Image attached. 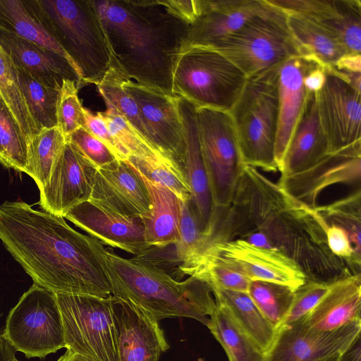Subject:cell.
I'll use <instances>...</instances> for the list:
<instances>
[{
    "label": "cell",
    "instance_id": "31",
    "mask_svg": "<svg viewBox=\"0 0 361 361\" xmlns=\"http://www.w3.org/2000/svg\"><path fill=\"white\" fill-rule=\"evenodd\" d=\"M216 305L207 326L223 347L228 361H267V355L238 327L222 306Z\"/></svg>",
    "mask_w": 361,
    "mask_h": 361
},
{
    "label": "cell",
    "instance_id": "42",
    "mask_svg": "<svg viewBox=\"0 0 361 361\" xmlns=\"http://www.w3.org/2000/svg\"><path fill=\"white\" fill-rule=\"evenodd\" d=\"M77 82L65 80L59 92L57 105V127L67 141L71 133L84 128L83 106L78 97Z\"/></svg>",
    "mask_w": 361,
    "mask_h": 361
},
{
    "label": "cell",
    "instance_id": "26",
    "mask_svg": "<svg viewBox=\"0 0 361 361\" xmlns=\"http://www.w3.org/2000/svg\"><path fill=\"white\" fill-rule=\"evenodd\" d=\"M178 104L185 142L184 172L191 190V201L204 229L207 231L213 211V203L200 150L197 108L180 97Z\"/></svg>",
    "mask_w": 361,
    "mask_h": 361
},
{
    "label": "cell",
    "instance_id": "24",
    "mask_svg": "<svg viewBox=\"0 0 361 361\" xmlns=\"http://www.w3.org/2000/svg\"><path fill=\"white\" fill-rule=\"evenodd\" d=\"M329 152L328 141L317 112L316 94L308 93L279 169L281 176L301 172Z\"/></svg>",
    "mask_w": 361,
    "mask_h": 361
},
{
    "label": "cell",
    "instance_id": "51",
    "mask_svg": "<svg viewBox=\"0 0 361 361\" xmlns=\"http://www.w3.org/2000/svg\"><path fill=\"white\" fill-rule=\"evenodd\" d=\"M16 350L8 342L3 334L0 335V361H17Z\"/></svg>",
    "mask_w": 361,
    "mask_h": 361
},
{
    "label": "cell",
    "instance_id": "43",
    "mask_svg": "<svg viewBox=\"0 0 361 361\" xmlns=\"http://www.w3.org/2000/svg\"><path fill=\"white\" fill-rule=\"evenodd\" d=\"M329 283L324 281H307L298 288L281 329L303 322L327 292Z\"/></svg>",
    "mask_w": 361,
    "mask_h": 361
},
{
    "label": "cell",
    "instance_id": "18",
    "mask_svg": "<svg viewBox=\"0 0 361 361\" xmlns=\"http://www.w3.org/2000/svg\"><path fill=\"white\" fill-rule=\"evenodd\" d=\"M119 361H159L169 346L159 322L133 303L111 296Z\"/></svg>",
    "mask_w": 361,
    "mask_h": 361
},
{
    "label": "cell",
    "instance_id": "4",
    "mask_svg": "<svg viewBox=\"0 0 361 361\" xmlns=\"http://www.w3.org/2000/svg\"><path fill=\"white\" fill-rule=\"evenodd\" d=\"M104 260L113 297L140 307L157 322L178 317L207 325L216 305L204 281L193 276L178 281L149 260L125 258L109 247Z\"/></svg>",
    "mask_w": 361,
    "mask_h": 361
},
{
    "label": "cell",
    "instance_id": "38",
    "mask_svg": "<svg viewBox=\"0 0 361 361\" xmlns=\"http://www.w3.org/2000/svg\"><path fill=\"white\" fill-rule=\"evenodd\" d=\"M314 209L326 224H336L345 229L354 250L361 255L360 188L325 205H317Z\"/></svg>",
    "mask_w": 361,
    "mask_h": 361
},
{
    "label": "cell",
    "instance_id": "55",
    "mask_svg": "<svg viewBox=\"0 0 361 361\" xmlns=\"http://www.w3.org/2000/svg\"><path fill=\"white\" fill-rule=\"evenodd\" d=\"M17 361H19V360H17Z\"/></svg>",
    "mask_w": 361,
    "mask_h": 361
},
{
    "label": "cell",
    "instance_id": "20",
    "mask_svg": "<svg viewBox=\"0 0 361 361\" xmlns=\"http://www.w3.org/2000/svg\"><path fill=\"white\" fill-rule=\"evenodd\" d=\"M63 218L102 244L135 257L143 256L151 249L140 219L107 211L90 201L73 207Z\"/></svg>",
    "mask_w": 361,
    "mask_h": 361
},
{
    "label": "cell",
    "instance_id": "39",
    "mask_svg": "<svg viewBox=\"0 0 361 361\" xmlns=\"http://www.w3.org/2000/svg\"><path fill=\"white\" fill-rule=\"evenodd\" d=\"M319 21L338 36L348 54H361L360 0H337L335 13Z\"/></svg>",
    "mask_w": 361,
    "mask_h": 361
},
{
    "label": "cell",
    "instance_id": "50",
    "mask_svg": "<svg viewBox=\"0 0 361 361\" xmlns=\"http://www.w3.org/2000/svg\"><path fill=\"white\" fill-rule=\"evenodd\" d=\"M338 361H361V338L358 336L351 345L342 353Z\"/></svg>",
    "mask_w": 361,
    "mask_h": 361
},
{
    "label": "cell",
    "instance_id": "41",
    "mask_svg": "<svg viewBox=\"0 0 361 361\" xmlns=\"http://www.w3.org/2000/svg\"><path fill=\"white\" fill-rule=\"evenodd\" d=\"M128 161L150 180L171 190L181 202L191 199V190L186 176L176 165L164 160L134 157Z\"/></svg>",
    "mask_w": 361,
    "mask_h": 361
},
{
    "label": "cell",
    "instance_id": "28",
    "mask_svg": "<svg viewBox=\"0 0 361 361\" xmlns=\"http://www.w3.org/2000/svg\"><path fill=\"white\" fill-rule=\"evenodd\" d=\"M287 17L300 56L314 61L327 70L349 54L338 36L319 20L295 15Z\"/></svg>",
    "mask_w": 361,
    "mask_h": 361
},
{
    "label": "cell",
    "instance_id": "5",
    "mask_svg": "<svg viewBox=\"0 0 361 361\" xmlns=\"http://www.w3.org/2000/svg\"><path fill=\"white\" fill-rule=\"evenodd\" d=\"M30 1L44 27L68 56L80 87L99 82L111 66V57L92 0Z\"/></svg>",
    "mask_w": 361,
    "mask_h": 361
},
{
    "label": "cell",
    "instance_id": "33",
    "mask_svg": "<svg viewBox=\"0 0 361 361\" xmlns=\"http://www.w3.org/2000/svg\"><path fill=\"white\" fill-rule=\"evenodd\" d=\"M16 70L24 99L38 130L57 127L60 91L42 85L22 68Z\"/></svg>",
    "mask_w": 361,
    "mask_h": 361
},
{
    "label": "cell",
    "instance_id": "40",
    "mask_svg": "<svg viewBox=\"0 0 361 361\" xmlns=\"http://www.w3.org/2000/svg\"><path fill=\"white\" fill-rule=\"evenodd\" d=\"M103 114L109 133L120 148L125 160L134 157L169 161L158 153L123 116L111 109H106Z\"/></svg>",
    "mask_w": 361,
    "mask_h": 361
},
{
    "label": "cell",
    "instance_id": "22",
    "mask_svg": "<svg viewBox=\"0 0 361 361\" xmlns=\"http://www.w3.org/2000/svg\"><path fill=\"white\" fill-rule=\"evenodd\" d=\"M317 65V63L309 58L298 56L286 61L279 67V118L275 143V159L278 171L307 97L308 92L303 82L305 76Z\"/></svg>",
    "mask_w": 361,
    "mask_h": 361
},
{
    "label": "cell",
    "instance_id": "27",
    "mask_svg": "<svg viewBox=\"0 0 361 361\" xmlns=\"http://www.w3.org/2000/svg\"><path fill=\"white\" fill-rule=\"evenodd\" d=\"M135 169L146 185L151 202L149 214L142 221L147 244L156 249L175 245L180 237L181 201L171 190Z\"/></svg>",
    "mask_w": 361,
    "mask_h": 361
},
{
    "label": "cell",
    "instance_id": "25",
    "mask_svg": "<svg viewBox=\"0 0 361 361\" xmlns=\"http://www.w3.org/2000/svg\"><path fill=\"white\" fill-rule=\"evenodd\" d=\"M361 276L353 274L330 282L327 292L302 322L307 328L333 331L361 322Z\"/></svg>",
    "mask_w": 361,
    "mask_h": 361
},
{
    "label": "cell",
    "instance_id": "37",
    "mask_svg": "<svg viewBox=\"0 0 361 361\" xmlns=\"http://www.w3.org/2000/svg\"><path fill=\"white\" fill-rule=\"evenodd\" d=\"M125 78L116 68L111 66L104 76L95 85L106 109L114 110L123 116L148 142L137 106L133 98L122 87Z\"/></svg>",
    "mask_w": 361,
    "mask_h": 361
},
{
    "label": "cell",
    "instance_id": "47",
    "mask_svg": "<svg viewBox=\"0 0 361 361\" xmlns=\"http://www.w3.org/2000/svg\"><path fill=\"white\" fill-rule=\"evenodd\" d=\"M158 2L169 13L189 25L200 16V0H158Z\"/></svg>",
    "mask_w": 361,
    "mask_h": 361
},
{
    "label": "cell",
    "instance_id": "14",
    "mask_svg": "<svg viewBox=\"0 0 361 361\" xmlns=\"http://www.w3.org/2000/svg\"><path fill=\"white\" fill-rule=\"evenodd\" d=\"M209 255L237 271L250 281H262L288 286L295 290L307 279L299 266L282 252L235 240L209 246Z\"/></svg>",
    "mask_w": 361,
    "mask_h": 361
},
{
    "label": "cell",
    "instance_id": "23",
    "mask_svg": "<svg viewBox=\"0 0 361 361\" xmlns=\"http://www.w3.org/2000/svg\"><path fill=\"white\" fill-rule=\"evenodd\" d=\"M0 45L16 68L25 70L42 85L60 91L63 82L71 80L80 87L77 72L59 54L1 29Z\"/></svg>",
    "mask_w": 361,
    "mask_h": 361
},
{
    "label": "cell",
    "instance_id": "12",
    "mask_svg": "<svg viewBox=\"0 0 361 361\" xmlns=\"http://www.w3.org/2000/svg\"><path fill=\"white\" fill-rule=\"evenodd\" d=\"M122 87L137 106L148 142L164 158L184 171L185 142L179 97L127 78L123 80Z\"/></svg>",
    "mask_w": 361,
    "mask_h": 361
},
{
    "label": "cell",
    "instance_id": "19",
    "mask_svg": "<svg viewBox=\"0 0 361 361\" xmlns=\"http://www.w3.org/2000/svg\"><path fill=\"white\" fill-rule=\"evenodd\" d=\"M360 333L361 322L329 331L313 330L300 322L279 331L267 361H316L341 355Z\"/></svg>",
    "mask_w": 361,
    "mask_h": 361
},
{
    "label": "cell",
    "instance_id": "3",
    "mask_svg": "<svg viewBox=\"0 0 361 361\" xmlns=\"http://www.w3.org/2000/svg\"><path fill=\"white\" fill-rule=\"evenodd\" d=\"M111 57L127 79L174 95L172 76L189 25L158 0H92Z\"/></svg>",
    "mask_w": 361,
    "mask_h": 361
},
{
    "label": "cell",
    "instance_id": "49",
    "mask_svg": "<svg viewBox=\"0 0 361 361\" xmlns=\"http://www.w3.org/2000/svg\"><path fill=\"white\" fill-rule=\"evenodd\" d=\"M336 70L361 73V54H349L340 59L333 68Z\"/></svg>",
    "mask_w": 361,
    "mask_h": 361
},
{
    "label": "cell",
    "instance_id": "52",
    "mask_svg": "<svg viewBox=\"0 0 361 361\" xmlns=\"http://www.w3.org/2000/svg\"><path fill=\"white\" fill-rule=\"evenodd\" d=\"M57 361H92L68 350Z\"/></svg>",
    "mask_w": 361,
    "mask_h": 361
},
{
    "label": "cell",
    "instance_id": "45",
    "mask_svg": "<svg viewBox=\"0 0 361 361\" xmlns=\"http://www.w3.org/2000/svg\"><path fill=\"white\" fill-rule=\"evenodd\" d=\"M286 16H300L322 20L333 15L337 0H265Z\"/></svg>",
    "mask_w": 361,
    "mask_h": 361
},
{
    "label": "cell",
    "instance_id": "54",
    "mask_svg": "<svg viewBox=\"0 0 361 361\" xmlns=\"http://www.w3.org/2000/svg\"><path fill=\"white\" fill-rule=\"evenodd\" d=\"M1 314H0V317H1ZM1 334H2V333H1V329H0V335H1Z\"/></svg>",
    "mask_w": 361,
    "mask_h": 361
},
{
    "label": "cell",
    "instance_id": "10",
    "mask_svg": "<svg viewBox=\"0 0 361 361\" xmlns=\"http://www.w3.org/2000/svg\"><path fill=\"white\" fill-rule=\"evenodd\" d=\"M65 348L92 361H119L111 296L56 294Z\"/></svg>",
    "mask_w": 361,
    "mask_h": 361
},
{
    "label": "cell",
    "instance_id": "29",
    "mask_svg": "<svg viewBox=\"0 0 361 361\" xmlns=\"http://www.w3.org/2000/svg\"><path fill=\"white\" fill-rule=\"evenodd\" d=\"M216 304L222 306L238 327L267 355L278 331L264 317L247 293L211 288Z\"/></svg>",
    "mask_w": 361,
    "mask_h": 361
},
{
    "label": "cell",
    "instance_id": "7",
    "mask_svg": "<svg viewBox=\"0 0 361 361\" xmlns=\"http://www.w3.org/2000/svg\"><path fill=\"white\" fill-rule=\"evenodd\" d=\"M246 79L245 74L219 51L209 47H186L173 68L172 91L197 109L229 111Z\"/></svg>",
    "mask_w": 361,
    "mask_h": 361
},
{
    "label": "cell",
    "instance_id": "34",
    "mask_svg": "<svg viewBox=\"0 0 361 361\" xmlns=\"http://www.w3.org/2000/svg\"><path fill=\"white\" fill-rule=\"evenodd\" d=\"M0 95L27 136L28 141L38 130L24 99L16 67L0 45Z\"/></svg>",
    "mask_w": 361,
    "mask_h": 361
},
{
    "label": "cell",
    "instance_id": "16",
    "mask_svg": "<svg viewBox=\"0 0 361 361\" xmlns=\"http://www.w3.org/2000/svg\"><path fill=\"white\" fill-rule=\"evenodd\" d=\"M97 170L71 142H66L48 181L39 189L41 208L63 217L73 207L89 201Z\"/></svg>",
    "mask_w": 361,
    "mask_h": 361
},
{
    "label": "cell",
    "instance_id": "2",
    "mask_svg": "<svg viewBox=\"0 0 361 361\" xmlns=\"http://www.w3.org/2000/svg\"><path fill=\"white\" fill-rule=\"evenodd\" d=\"M0 240L35 284L55 294L111 296L106 248L63 216L6 201L0 205Z\"/></svg>",
    "mask_w": 361,
    "mask_h": 361
},
{
    "label": "cell",
    "instance_id": "8",
    "mask_svg": "<svg viewBox=\"0 0 361 361\" xmlns=\"http://www.w3.org/2000/svg\"><path fill=\"white\" fill-rule=\"evenodd\" d=\"M211 48L225 56L246 78L300 56L287 16L271 5Z\"/></svg>",
    "mask_w": 361,
    "mask_h": 361
},
{
    "label": "cell",
    "instance_id": "53",
    "mask_svg": "<svg viewBox=\"0 0 361 361\" xmlns=\"http://www.w3.org/2000/svg\"><path fill=\"white\" fill-rule=\"evenodd\" d=\"M340 355H334L331 357H327L323 359H320L316 361H338Z\"/></svg>",
    "mask_w": 361,
    "mask_h": 361
},
{
    "label": "cell",
    "instance_id": "9",
    "mask_svg": "<svg viewBox=\"0 0 361 361\" xmlns=\"http://www.w3.org/2000/svg\"><path fill=\"white\" fill-rule=\"evenodd\" d=\"M2 334L27 358H43L65 348L56 294L33 283L10 310Z\"/></svg>",
    "mask_w": 361,
    "mask_h": 361
},
{
    "label": "cell",
    "instance_id": "11",
    "mask_svg": "<svg viewBox=\"0 0 361 361\" xmlns=\"http://www.w3.org/2000/svg\"><path fill=\"white\" fill-rule=\"evenodd\" d=\"M199 142L213 209L228 206L244 167L238 138L228 111L198 108Z\"/></svg>",
    "mask_w": 361,
    "mask_h": 361
},
{
    "label": "cell",
    "instance_id": "21",
    "mask_svg": "<svg viewBox=\"0 0 361 361\" xmlns=\"http://www.w3.org/2000/svg\"><path fill=\"white\" fill-rule=\"evenodd\" d=\"M269 7L265 0H200V16L188 27L186 47L211 48Z\"/></svg>",
    "mask_w": 361,
    "mask_h": 361
},
{
    "label": "cell",
    "instance_id": "44",
    "mask_svg": "<svg viewBox=\"0 0 361 361\" xmlns=\"http://www.w3.org/2000/svg\"><path fill=\"white\" fill-rule=\"evenodd\" d=\"M97 169L118 160L111 150L85 128H80L67 139Z\"/></svg>",
    "mask_w": 361,
    "mask_h": 361
},
{
    "label": "cell",
    "instance_id": "36",
    "mask_svg": "<svg viewBox=\"0 0 361 361\" xmlns=\"http://www.w3.org/2000/svg\"><path fill=\"white\" fill-rule=\"evenodd\" d=\"M295 290L283 284L251 281L247 293L261 313L279 333L290 309Z\"/></svg>",
    "mask_w": 361,
    "mask_h": 361
},
{
    "label": "cell",
    "instance_id": "46",
    "mask_svg": "<svg viewBox=\"0 0 361 361\" xmlns=\"http://www.w3.org/2000/svg\"><path fill=\"white\" fill-rule=\"evenodd\" d=\"M83 114L84 128L102 142L118 160H125L120 148L109 133L103 112L98 111L94 114L91 110L84 107Z\"/></svg>",
    "mask_w": 361,
    "mask_h": 361
},
{
    "label": "cell",
    "instance_id": "13",
    "mask_svg": "<svg viewBox=\"0 0 361 361\" xmlns=\"http://www.w3.org/2000/svg\"><path fill=\"white\" fill-rule=\"evenodd\" d=\"M316 102L329 152L361 144V93L334 71L327 69Z\"/></svg>",
    "mask_w": 361,
    "mask_h": 361
},
{
    "label": "cell",
    "instance_id": "48",
    "mask_svg": "<svg viewBox=\"0 0 361 361\" xmlns=\"http://www.w3.org/2000/svg\"><path fill=\"white\" fill-rule=\"evenodd\" d=\"M326 75V69L319 65L312 68L305 76L303 82L308 93L317 94L323 87Z\"/></svg>",
    "mask_w": 361,
    "mask_h": 361
},
{
    "label": "cell",
    "instance_id": "32",
    "mask_svg": "<svg viewBox=\"0 0 361 361\" xmlns=\"http://www.w3.org/2000/svg\"><path fill=\"white\" fill-rule=\"evenodd\" d=\"M66 142L59 127L44 128L29 142L26 174L35 180L39 190L48 181Z\"/></svg>",
    "mask_w": 361,
    "mask_h": 361
},
{
    "label": "cell",
    "instance_id": "1",
    "mask_svg": "<svg viewBox=\"0 0 361 361\" xmlns=\"http://www.w3.org/2000/svg\"><path fill=\"white\" fill-rule=\"evenodd\" d=\"M327 224L314 209L290 197L256 168L244 166L228 207L215 210L211 244L243 240L293 260L307 281L352 275L329 248Z\"/></svg>",
    "mask_w": 361,
    "mask_h": 361
},
{
    "label": "cell",
    "instance_id": "35",
    "mask_svg": "<svg viewBox=\"0 0 361 361\" xmlns=\"http://www.w3.org/2000/svg\"><path fill=\"white\" fill-rule=\"evenodd\" d=\"M28 145L27 136L0 95V164L26 173Z\"/></svg>",
    "mask_w": 361,
    "mask_h": 361
},
{
    "label": "cell",
    "instance_id": "6",
    "mask_svg": "<svg viewBox=\"0 0 361 361\" xmlns=\"http://www.w3.org/2000/svg\"><path fill=\"white\" fill-rule=\"evenodd\" d=\"M279 67L247 78L239 97L228 111L243 164L268 172L278 171L275 143Z\"/></svg>",
    "mask_w": 361,
    "mask_h": 361
},
{
    "label": "cell",
    "instance_id": "17",
    "mask_svg": "<svg viewBox=\"0 0 361 361\" xmlns=\"http://www.w3.org/2000/svg\"><path fill=\"white\" fill-rule=\"evenodd\" d=\"M89 201L107 211L142 221L151 209L146 185L128 160H116L97 169Z\"/></svg>",
    "mask_w": 361,
    "mask_h": 361
},
{
    "label": "cell",
    "instance_id": "15",
    "mask_svg": "<svg viewBox=\"0 0 361 361\" xmlns=\"http://www.w3.org/2000/svg\"><path fill=\"white\" fill-rule=\"evenodd\" d=\"M361 144L329 152L310 168L281 176L278 185L290 197L314 209L326 188L338 184L360 186Z\"/></svg>",
    "mask_w": 361,
    "mask_h": 361
},
{
    "label": "cell",
    "instance_id": "30",
    "mask_svg": "<svg viewBox=\"0 0 361 361\" xmlns=\"http://www.w3.org/2000/svg\"><path fill=\"white\" fill-rule=\"evenodd\" d=\"M0 29L54 51L71 63L65 51L39 21L30 0H0Z\"/></svg>",
    "mask_w": 361,
    "mask_h": 361
}]
</instances>
